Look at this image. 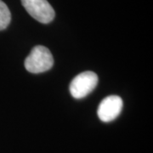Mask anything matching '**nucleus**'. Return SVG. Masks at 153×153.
Wrapping results in <instances>:
<instances>
[{
  "mask_svg": "<svg viewBox=\"0 0 153 153\" xmlns=\"http://www.w3.org/2000/svg\"><path fill=\"white\" fill-rule=\"evenodd\" d=\"M54 65V58L49 49L42 45L35 46L25 60V67L34 74L47 71Z\"/></svg>",
  "mask_w": 153,
  "mask_h": 153,
  "instance_id": "nucleus-1",
  "label": "nucleus"
},
{
  "mask_svg": "<svg viewBox=\"0 0 153 153\" xmlns=\"http://www.w3.org/2000/svg\"><path fill=\"white\" fill-rule=\"evenodd\" d=\"M98 83V76L93 71H84L73 78L70 84V93L76 99H82L91 93Z\"/></svg>",
  "mask_w": 153,
  "mask_h": 153,
  "instance_id": "nucleus-2",
  "label": "nucleus"
},
{
  "mask_svg": "<svg viewBox=\"0 0 153 153\" xmlns=\"http://www.w3.org/2000/svg\"><path fill=\"white\" fill-rule=\"evenodd\" d=\"M11 14L5 4L0 0V31L4 30L10 25Z\"/></svg>",
  "mask_w": 153,
  "mask_h": 153,
  "instance_id": "nucleus-5",
  "label": "nucleus"
},
{
  "mask_svg": "<svg viewBox=\"0 0 153 153\" xmlns=\"http://www.w3.org/2000/svg\"><path fill=\"white\" fill-rule=\"evenodd\" d=\"M123 105V100L117 95H110L105 98L98 107L99 118L104 123L113 121L121 113Z\"/></svg>",
  "mask_w": 153,
  "mask_h": 153,
  "instance_id": "nucleus-4",
  "label": "nucleus"
},
{
  "mask_svg": "<svg viewBox=\"0 0 153 153\" xmlns=\"http://www.w3.org/2000/svg\"><path fill=\"white\" fill-rule=\"evenodd\" d=\"M22 3L29 15L43 24H48L55 18V10L47 0H22Z\"/></svg>",
  "mask_w": 153,
  "mask_h": 153,
  "instance_id": "nucleus-3",
  "label": "nucleus"
}]
</instances>
